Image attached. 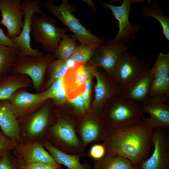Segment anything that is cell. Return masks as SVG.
<instances>
[{
	"mask_svg": "<svg viewBox=\"0 0 169 169\" xmlns=\"http://www.w3.org/2000/svg\"><path fill=\"white\" fill-rule=\"evenodd\" d=\"M153 130L142 120L120 127L107 128L103 144L105 155L125 157L138 168L148 158L153 146Z\"/></svg>",
	"mask_w": 169,
	"mask_h": 169,
	"instance_id": "1",
	"label": "cell"
},
{
	"mask_svg": "<svg viewBox=\"0 0 169 169\" xmlns=\"http://www.w3.org/2000/svg\"><path fill=\"white\" fill-rule=\"evenodd\" d=\"M44 4L51 13L68 27V31L73 33V36L80 44L95 49L105 41L104 39L92 34L82 25L79 19L73 14L74 8L67 0H63L59 5H55L51 0H47Z\"/></svg>",
	"mask_w": 169,
	"mask_h": 169,
	"instance_id": "2",
	"label": "cell"
},
{
	"mask_svg": "<svg viewBox=\"0 0 169 169\" xmlns=\"http://www.w3.org/2000/svg\"><path fill=\"white\" fill-rule=\"evenodd\" d=\"M105 106V109L101 120L107 128L125 126L145 117L141 106L138 102L121 96L110 99Z\"/></svg>",
	"mask_w": 169,
	"mask_h": 169,
	"instance_id": "3",
	"label": "cell"
},
{
	"mask_svg": "<svg viewBox=\"0 0 169 169\" xmlns=\"http://www.w3.org/2000/svg\"><path fill=\"white\" fill-rule=\"evenodd\" d=\"M57 20L45 14H34L32 19V35L35 41L40 43L43 49L54 55L59 42L68 31L67 28H60L56 25Z\"/></svg>",
	"mask_w": 169,
	"mask_h": 169,
	"instance_id": "4",
	"label": "cell"
},
{
	"mask_svg": "<svg viewBox=\"0 0 169 169\" xmlns=\"http://www.w3.org/2000/svg\"><path fill=\"white\" fill-rule=\"evenodd\" d=\"M42 5L39 0L21 1V8L24 14L23 25L20 34L12 39L20 49L18 58L25 56L40 57L44 55L38 48L33 49L30 45L32 17L35 14H45L41 10Z\"/></svg>",
	"mask_w": 169,
	"mask_h": 169,
	"instance_id": "5",
	"label": "cell"
},
{
	"mask_svg": "<svg viewBox=\"0 0 169 169\" xmlns=\"http://www.w3.org/2000/svg\"><path fill=\"white\" fill-rule=\"evenodd\" d=\"M56 58L51 54L40 57H19L13 66L11 73L28 76L32 81L34 89L39 92L44 80L47 68L50 63Z\"/></svg>",
	"mask_w": 169,
	"mask_h": 169,
	"instance_id": "6",
	"label": "cell"
},
{
	"mask_svg": "<svg viewBox=\"0 0 169 169\" xmlns=\"http://www.w3.org/2000/svg\"><path fill=\"white\" fill-rule=\"evenodd\" d=\"M47 100L38 110L18 120L21 131V143L39 141L46 130L51 118V108Z\"/></svg>",
	"mask_w": 169,
	"mask_h": 169,
	"instance_id": "7",
	"label": "cell"
},
{
	"mask_svg": "<svg viewBox=\"0 0 169 169\" xmlns=\"http://www.w3.org/2000/svg\"><path fill=\"white\" fill-rule=\"evenodd\" d=\"M119 6H115L101 1V6L110 9L115 18L118 20V31L115 39L127 44L130 40L133 39L140 29V23L132 24L129 21V15L131 5L142 2V0H123Z\"/></svg>",
	"mask_w": 169,
	"mask_h": 169,
	"instance_id": "8",
	"label": "cell"
},
{
	"mask_svg": "<svg viewBox=\"0 0 169 169\" xmlns=\"http://www.w3.org/2000/svg\"><path fill=\"white\" fill-rule=\"evenodd\" d=\"M129 48L128 45L114 38L110 39L95 49L93 57L85 64L101 67L111 76L120 56Z\"/></svg>",
	"mask_w": 169,
	"mask_h": 169,
	"instance_id": "9",
	"label": "cell"
},
{
	"mask_svg": "<svg viewBox=\"0 0 169 169\" xmlns=\"http://www.w3.org/2000/svg\"><path fill=\"white\" fill-rule=\"evenodd\" d=\"M169 98V96L160 95L148 97L141 103L143 112L150 115L141 119L149 129L160 128L169 130V105L166 104Z\"/></svg>",
	"mask_w": 169,
	"mask_h": 169,
	"instance_id": "10",
	"label": "cell"
},
{
	"mask_svg": "<svg viewBox=\"0 0 169 169\" xmlns=\"http://www.w3.org/2000/svg\"><path fill=\"white\" fill-rule=\"evenodd\" d=\"M144 64L137 55L126 51L119 59L111 77L122 90L141 74Z\"/></svg>",
	"mask_w": 169,
	"mask_h": 169,
	"instance_id": "11",
	"label": "cell"
},
{
	"mask_svg": "<svg viewBox=\"0 0 169 169\" xmlns=\"http://www.w3.org/2000/svg\"><path fill=\"white\" fill-rule=\"evenodd\" d=\"M165 129L157 128L153 130V151L138 169H169V136Z\"/></svg>",
	"mask_w": 169,
	"mask_h": 169,
	"instance_id": "12",
	"label": "cell"
},
{
	"mask_svg": "<svg viewBox=\"0 0 169 169\" xmlns=\"http://www.w3.org/2000/svg\"><path fill=\"white\" fill-rule=\"evenodd\" d=\"M20 0H0L2 19L0 24L7 29V36L12 39L21 33L23 25L24 12L20 6Z\"/></svg>",
	"mask_w": 169,
	"mask_h": 169,
	"instance_id": "13",
	"label": "cell"
},
{
	"mask_svg": "<svg viewBox=\"0 0 169 169\" xmlns=\"http://www.w3.org/2000/svg\"><path fill=\"white\" fill-rule=\"evenodd\" d=\"M26 89L18 90L9 100L12 110L18 120L35 112L48 100L39 93H30Z\"/></svg>",
	"mask_w": 169,
	"mask_h": 169,
	"instance_id": "14",
	"label": "cell"
},
{
	"mask_svg": "<svg viewBox=\"0 0 169 169\" xmlns=\"http://www.w3.org/2000/svg\"><path fill=\"white\" fill-rule=\"evenodd\" d=\"M94 76L96 84L94 88L93 109L100 113L108 100L121 96L122 90L108 74L106 75L97 70Z\"/></svg>",
	"mask_w": 169,
	"mask_h": 169,
	"instance_id": "15",
	"label": "cell"
},
{
	"mask_svg": "<svg viewBox=\"0 0 169 169\" xmlns=\"http://www.w3.org/2000/svg\"><path fill=\"white\" fill-rule=\"evenodd\" d=\"M13 152L18 160L22 163V166L36 162L57 163L46 150L42 142L39 141L18 144Z\"/></svg>",
	"mask_w": 169,
	"mask_h": 169,
	"instance_id": "16",
	"label": "cell"
},
{
	"mask_svg": "<svg viewBox=\"0 0 169 169\" xmlns=\"http://www.w3.org/2000/svg\"><path fill=\"white\" fill-rule=\"evenodd\" d=\"M97 67L86 64H77L74 68L69 69L64 77L67 96L73 98L81 94L85 89L87 80L94 76Z\"/></svg>",
	"mask_w": 169,
	"mask_h": 169,
	"instance_id": "17",
	"label": "cell"
},
{
	"mask_svg": "<svg viewBox=\"0 0 169 169\" xmlns=\"http://www.w3.org/2000/svg\"><path fill=\"white\" fill-rule=\"evenodd\" d=\"M151 64H144L141 74L122 90L121 96L141 103L148 97L153 78Z\"/></svg>",
	"mask_w": 169,
	"mask_h": 169,
	"instance_id": "18",
	"label": "cell"
},
{
	"mask_svg": "<svg viewBox=\"0 0 169 169\" xmlns=\"http://www.w3.org/2000/svg\"><path fill=\"white\" fill-rule=\"evenodd\" d=\"M0 128L7 137L18 144L21 143L18 122L8 100H0Z\"/></svg>",
	"mask_w": 169,
	"mask_h": 169,
	"instance_id": "19",
	"label": "cell"
},
{
	"mask_svg": "<svg viewBox=\"0 0 169 169\" xmlns=\"http://www.w3.org/2000/svg\"><path fill=\"white\" fill-rule=\"evenodd\" d=\"M32 87V81L28 76L11 73L0 79V100H9L18 90Z\"/></svg>",
	"mask_w": 169,
	"mask_h": 169,
	"instance_id": "20",
	"label": "cell"
},
{
	"mask_svg": "<svg viewBox=\"0 0 169 169\" xmlns=\"http://www.w3.org/2000/svg\"><path fill=\"white\" fill-rule=\"evenodd\" d=\"M50 129L52 135L57 140L72 147L79 146L74 125L69 120L57 116L56 123Z\"/></svg>",
	"mask_w": 169,
	"mask_h": 169,
	"instance_id": "21",
	"label": "cell"
},
{
	"mask_svg": "<svg viewBox=\"0 0 169 169\" xmlns=\"http://www.w3.org/2000/svg\"><path fill=\"white\" fill-rule=\"evenodd\" d=\"M44 147L53 156L57 163L62 164L68 169H90V166L86 163L81 164L79 158L81 155H72L60 150L46 140L42 142Z\"/></svg>",
	"mask_w": 169,
	"mask_h": 169,
	"instance_id": "22",
	"label": "cell"
},
{
	"mask_svg": "<svg viewBox=\"0 0 169 169\" xmlns=\"http://www.w3.org/2000/svg\"><path fill=\"white\" fill-rule=\"evenodd\" d=\"M107 129L101 119H87L81 129V135L84 144L87 145L92 141L103 140Z\"/></svg>",
	"mask_w": 169,
	"mask_h": 169,
	"instance_id": "23",
	"label": "cell"
},
{
	"mask_svg": "<svg viewBox=\"0 0 169 169\" xmlns=\"http://www.w3.org/2000/svg\"><path fill=\"white\" fill-rule=\"evenodd\" d=\"M126 158L121 156L105 155L95 160L94 169H137Z\"/></svg>",
	"mask_w": 169,
	"mask_h": 169,
	"instance_id": "24",
	"label": "cell"
},
{
	"mask_svg": "<svg viewBox=\"0 0 169 169\" xmlns=\"http://www.w3.org/2000/svg\"><path fill=\"white\" fill-rule=\"evenodd\" d=\"M69 69L66 60L57 59L52 61L49 65L46 72L48 74V79L44 82L39 92L46 90L55 80L64 77Z\"/></svg>",
	"mask_w": 169,
	"mask_h": 169,
	"instance_id": "25",
	"label": "cell"
},
{
	"mask_svg": "<svg viewBox=\"0 0 169 169\" xmlns=\"http://www.w3.org/2000/svg\"><path fill=\"white\" fill-rule=\"evenodd\" d=\"M20 51L19 48L0 45V75L2 77L11 73Z\"/></svg>",
	"mask_w": 169,
	"mask_h": 169,
	"instance_id": "26",
	"label": "cell"
},
{
	"mask_svg": "<svg viewBox=\"0 0 169 169\" xmlns=\"http://www.w3.org/2000/svg\"><path fill=\"white\" fill-rule=\"evenodd\" d=\"M144 18L151 17L156 19L162 28V33L166 38L169 40V18L162 14V10L156 3H153L143 7L141 9Z\"/></svg>",
	"mask_w": 169,
	"mask_h": 169,
	"instance_id": "27",
	"label": "cell"
},
{
	"mask_svg": "<svg viewBox=\"0 0 169 169\" xmlns=\"http://www.w3.org/2000/svg\"><path fill=\"white\" fill-rule=\"evenodd\" d=\"M76 39L73 34L71 36L65 34L59 42L54 55L57 59L66 60L70 58L76 47Z\"/></svg>",
	"mask_w": 169,
	"mask_h": 169,
	"instance_id": "28",
	"label": "cell"
},
{
	"mask_svg": "<svg viewBox=\"0 0 169 169\" xmlns=\"http://www.w3.org/2000/svg\"><path fill=\"white\" fill-rule=\"evenodd\" d=\"M151 73L154 78L169 75V54L160 53Z\"/></svg>",
	"mask_w": 169,
	"mask_h": 169,
	"instance_id": "29",
	"label": "cell"
},
{
	"mask_svg": "<svg viewBox=\"0 0 169 169\" xmlns=\"http://www.w3.org/2000/svg\"><path fill=\"white\" fill-rule=\"evenodd\" d=\"M95 49L86 45L80 44L76 46L70 58L77 64H85L93 57Z\"/></svg>",
	"mask_w": 169,
	"mask_h": 169,
	"instance_id": "30",
	"label": "cell"
},
{
	"mask_svg": "<svg viewBox=\"0 0 169 169\" xmlns=\"http://www.w3.org/2000/svg\"><path fill=\"white\" fill-rule=\"evenodd\" d=\"M160 95L169 96V75L153 79L149 91V97Z\"/></svg>",
	"mask_w": 169,
	"mask_h": 169,
	"instance_id": "31",
	"label": "cell"
},
{
	"mask_svg": "<svg viewBox=\"0 0 169 169\" xmlns=\"http://www.w3.org/2000/svg\"><path fill=\"white\" fill-rule=\"evenodd\" d=\"M18 144L15 141L7 137L0 128V157L13 151Z\"/></svg>",
	"mask_w": 169,
	"mask_h": 169,
	"instance_id": "32",
	"label": "cell"
},
{
	"mask_svg": "<svg viewBox=\"0 0 169 169\" xmlns=\"http://www.w3.org/2000/svg\"><path fill=\"white\" fill-rule=\"evenodd\" d=\"M64 83V77L55 80L47 89L38 92L47 99H51Z\"/></svg>",
	"mask_w": 169,
	"mask_h": 169,
	"instance_id": "33",
	"label": "cell"
},
{
	"mask_svg": "<svg viewBox=\"0 0 169 169\" xmlns=\"http://www.w3.org/2000/svg\"><path fill=\"white\" fill-rule=\"evenodd\" d=\"M67 102L74 108L76 111L79 114L84 115L87 112L81 94L72 98H68Z\"/></svg>",
	"mask_w": 169,
	"mask_h": 169,
	"instance_id": "34",
	"label": "cell"
},
{
	"mask_svg": "<svg viewBox=\"0 0 169 169\" xmlns=\"http://www.w3.org/2000/svg\"><path fill=\"white\" fill-rule=\"evenodd\" d=\"M68 99L65 86L63 83L51 99L56 105H60L67 102Z\"/></svg>",
	"mask_w": 169,
	"mask_h": 169,
	"instance_id": "35",
	"label": "cell"
},
{
	"mask_svg": "<svg viewBox=\"0 0 169 169\" xmlns=\"http://www.w3.org/2000/svg\"><path fill=\"white\" fill-rule=\"evenodd\" d=\"M21 169H63L58 164L36 162L22 166Z\"/></svg>",
	"mask_w": 169,
	"mask_h": 169,
	"instance_id": "36",
	"label": "cell"
},
{
	"mask_svg": "<svg viewBox=\"0 0 169 169\" xmlns=\"http://www.w3.org/2000/svg\"><path fill=\"white\" fill-rule=\"evenodd\" d=\"M92 77H90L86 81L85 84V89L83 93L81 94L87 112L89 111L90 108L92 89Z\"/></svg>",
	"mask_w": 169,
	"mask_h": 169,
	"instance_id": "37",
	"label": "cell"
},
{
	"mask_svg": "<svg viewBox=\"0 0 169 169\" xmlns=\"http://www.w3.org/2000/svg\"><path fill=\"white\" fill-rule=\"evenodd\" d=\"M105 154V149L103 144H97L93 146L91 148L90 156L95 160H98Z\"/></svg>",
	"mask_w": 169,
	"mask_h": 169,
	"instance_id": "38",
	"label": "cell"
},
{
	"mask_svg": "<svg viewBox=\"0 0 169 169\" xmlns=\"http://www.w3.org/2000/svg\"><path fill=\"white\" fill-rule=\"evenodd\" d=\"M13 159L11 151L3 156L0 161V169H14L13 163Z\"/></svg>",
	"mask_w": 169,
	"mask_h": 169,
	"instance_id": "39",
	"label": "cell"
},
{
	"mask_svg": "<svg viewBox=\"0 0 169 169\" xmlns=\"http://www.w3.org/2000/svg\"><path fill=\"white\" fill-rule=\"evenodd\" d=\"M0 45H5L19 48L16 44L9 38L0 28Z\"/></svg>",
	"mask_w": 169,
	"mask_h": 169,
	"instance_id": "40",
	"label": "cell"
},
{
	"mask_svg": "<svg viewBox=\"0 0 169 169\" xmlns=\"http://www.w3.org/2000/svg\"><path fill=\"white\" fill-rule=\"evenodd\" d=\"M1 158H2V157H0V161L1 160Z\"/></svg>",
	"mask_w": 169,
	"mask_h": 169,
	"instance_id": "41",
	"label": "cell"
},
{
	"mask_svg": "<svg viewBox=\"0 0 169 169\" xmlns=\"http://www.w3.org/2000/svg\"><path fill=\"white\" fill-rule=\"evenodd\" d=\"M1 77H1V76L0 75V79H1Z\"/></svg>",
	"mask_w": 169,
	"mask_h": 169,
	"instance_id": "42",
	"label": "cell"
},
{
	"mask_svg": "<svg viewBox=\"0 0 169 169\" xmlns=\"http://www.w3.org/2000/svg\"><path fill=\"white\" fill-rule=\"evenodd\" d=\"M137 169H138V168Z\"/></svg>",
	"mask_w": 169,
	"mask_h": 169,
	"instance_id": "43",
	"label": "cell"
}]
</instances>
